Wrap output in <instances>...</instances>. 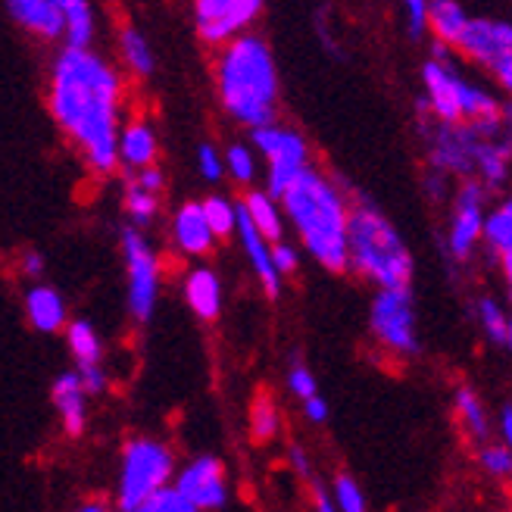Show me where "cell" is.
I'll return each instance as SVG.
<instances>
[{
    "instance_id": "cell-21",
    "label": "cell",
    "mask_w": 512,
    "mask_h": 512,
    "mask_svg": "<svg viewBox=\"0 0 512 512\" xmlns=\"http://www.w3.org/2000/svg\"><path fill=\"white\" fill-rule=\"evenodd\" d=\"M185 297L191 303V310L200 316V319H216L219 310H222V285H219V278L216 272L210 269H194L185 281Z\"/></svg>"
},
{
    "instance_id": "cell-7",
    "label": "cell",
    "mask_w": 512,
    "mask_h": 512,
    "mask_svg": "<svg viewBox=\"0 0 512 512\" xmlns=\"http://www.w3.org/2000/svg\"><path fill=\"white\" fill-rule=\"evenodd\" d=\"M122 253L128 272V313L138 322H147L160 294V260L138 228H125L122 232Z\"/></svg>"
},
{
    "instance_id": "cell-39",
    "label": "cell",
    "mask_w": 512,
    "mask_h": 512,
    "mask_svg": "<svg viewBox=\"0 0 512 512\" xmlns=\"http://www.w3.org/2000/svg\"><path fill=\"white\" fill-rule=\"evenodd\" d=\"M197 163H200V172H203V178H207V182H219L222 172H225L222 157L216 153V147H210V144H203L197 150Z\"/></svg>"
},
{
    "instance_id": "cell-46",
    "label": "cell",
    "mask_w": 512,
    "mask_h": 512,
    "mask_svg": "<svg viewBox=\"0 0 512 512\" xmlns=\"http://www.w3.org/2000/svg\"><path fill=\"white\" fill-rule=\"evenodd\" d=\"M22 272L32 275V278H41L44 275V256L41 253H25L22 256Z\"/></svg>"
},
{
    "instance_id": "cell-47",
    "label": "cell",
    "mask_w": 512,
    "mask_h": 512,
    "mask_svg": "<svg viewBox=\"0 0 512 512\" xmlns=\"http://www.w3.org/2000/svg\"><path fill=\"white\" fill-rule=\"evenodd\" d=\"M491 72L497 75V82L503 88H512V57H503V60L491 63Z\"/></svg>"
},
{
    "instance_id": "cell-20",
    "label": "cell",
    "mask_w": 512,
    "mask_h": 512,
    "mask_svg": "<svg viewBox=\"0 0 512 512\" xmlns=\"http://www.w3.org/2000/svg\"><path fill=\"white\" fill-rule=\"evenodd\" d=\"M25 316L29 322L38 328V331H47V335H54L66 325V303L60 297V291L47 288V285H38L25 294Z\"/></svg>"
},
{
    "instance_id": "cell-22",
    "label": "cell",
    "mask_w": 512,
    "mask_h": 512,
    "mask_svg": "<svg viewBox=\"0 0 512 512\" xmlns=\"http://www.w3.org/2000/svg\"><path fill=\"white\" fill-rule=\"evenodd\" d=\"M244 216L250 219L253 232L260 235L263 241H281V235H285V225H281V216H278V207L275 200L266 194V191H247L244 203H241Z\"/></svg>"
},
{
    "instance_id": "cell-19",
    "label": "cell",
    "mask_w": 512,
    "mask_h": 512,
    "mask_svg": "<svg viewBox=\"0 0 512 512\" xmlns=\"http://www.w3.org/2000/svg\"><path fill=\"white\" fill-rule=\"evenodd\" d=\"M235 232L241 235V244H244V250H247V256H250L253 272L260 275V281H263V291L275 300V297H278V291H281L278 272L272 269L269 250H266V241L253 232V225H250V219L244 216V210H241V207H238V219H235Z\"/></svg>"
},
{
    "instance_id": "cell-23",
    "label": "cell",
    "mask_w": 512,
    "mask_h": 512,
    "mask_svg": "<svg viewBox=\"0 0 512 512\" xmlns=\"http://www.w3.org/2000/svg\"><path fill=\"white\" fill-rule=\"evenodd\" d=\"M63 7V35L69 38V47L88 50L94 38V10L85 0H60Z\"/></svg>"
},
{
    "instance_id": "cell-24",
    "label": "cell",
    "mask_w": 512,
    "mask_h": 512,
    "mask_svg": "<svg viewBox=\"0 0 512 512\" xmlns=\"http://www.w3.org/2000/svg\"><path fill=\"white\" fill-rule=\"evenodd\" d=\"M481 235L488 238L491 250L497 253V260L506 266V272H512V207H509V203L497 207L488 219L481 222Z\"/></svg>"
},
{
    "instance_id": "cell-2",
    "label": "cell",
    "mask_w": 512,
    "mask_h": 512,
    "mask_svg": "<svg viewBox=\"0 0 512 512\" xmlns=\"http://www.w3.org/2000/svg\"><path fill=\"white\" fill-rule=\"evenodd\" d=\"M216 85L228 116L247 128H266L275 122L278 72L272 50L260 35H238L222 47Z\"/></svg>"
},
{
    "instance_id": "cell-14",
    "label": "cell",
    "mask_w": 512,
    "mask_h": 512,
    "mask_svg": "<svg viewBox=\"0 0 512 512\" xmlns=\"http://www.w3.org/2000/svg\"><path fill=\"white\" fill-rule=\"evenodd\" d=\"M422 79H425V91H428V104L434 110V116L441 119V125H459V82L453 69H447L444 63H434L428 60L422 69Z\"/></svg>"
},
{
    "instance_id": "cell-1",
    "label": "cell",
    "mask_w": 512,
    "mask_h": 512,
    "mask_svg": "<svg viewBox=\"0 0 512 512\" xmlns=\"http://www.w3.org/2000/svg\"><path fill=\"white\" fill-rule=\"evenodd\" d=\"M119 110V72L91 50L66 47L50 69V113L63 132L85 150L91 169L97 172H113L119 166Z\"/></svg>"
},
{
    "instance_id": "cell-3",
    "label": "cell",
    "mask_w": 512,
    "mask_h": 512,
    "mask_svg": "<svg viewBox=\"0 0 512 512\" xmlns=\"http://www.w3.org/2000/svg\"><path fill=\"white\" fill-rule=\"evenodd\" d=\"M281 203L303 235L306 250L328 272L347 269V203L325 175L306 166L297 182L281 194Z\"/></svg>"
},
{
    "instance_id": "cell-8",
    "label": "cell",
    "mask_w": 512,
    "mask_h": 512,
    "mask_svg": "<svg viewBox=\"0 0 512 512\" xmlns=\"http://www.w3.org/2000/svg\"><path fill=\"white\" fill-rule=\"evenodd\" d=\"M253 144L269 160V197H281L306 169V141L291 128L272 122L253 128Z\"/></svg>"
},
{
    "instance_id": "cell-17",
    "label": "cell",
    "mask_w": 512,
    "mask_h": 512,
    "mask_svg": "<svg viewBox=\"0 0 512 512\" xmlns=\"http://www.w3.org/2000/svg\"><path fill=\"white\" fill-rule=\"evenodd\" d=\"M172 238H175V244L182 247L188 256H207L213 250L216 238L210 232L207 219H203L200 203H185V207L175 213Z\"/></svg>"
},
{
    "instance_id": "cell-41",
    "label": "cell",
    "mask_w": 512,
    "mask_h": 512,
    "mask_svg": "<svg viewBox=\"0 0 512 512\" xmlns=\"http://www.w3.org/2000/svg\"><path fill=\"white\" fill-rule=\"evenodd\" d=\"M288 384H291V391H294L300 400L316 397V378H313V372L306 369V366H294L291 375H288Z\"/></svg>"
},
{
    "instance_id": "cell-5",
    "label": "cell",
    "mask_w": 512,
    "mask_h": 512,
    "mask_svg": "<svg viewBox=\"0 0 512 512\" xmlns=\"http://www.w3.org/2000/svg\"><path fill=\"white\" fill-rule=\"evenodd\" d=\"M175 469V459L169 447L150 438L128 441L122 450V472H119V509L135 512L153 494L169 488V478Z\"/></svg>"
},
{
    "instance_id": "cell-35",
    "label": "cell",
    "mask_w": 512,
    "mask_h": 512,
    "mask_svg": "<svg viewBox=\"0 0 512 512\" xmlns=\"http://www.w3.org/2000/svg\"><path fill=\"white\" fill-rule=\"evenodd\" d=\"M335 509L338 512H366V497L360 491V484H356L350 475H338L335 481Z\"/></svg>"
},
{
    "instance_id": "cell-15",
    "label": "cell",
    "mask_w": 512,
    "mask_h": 512,
    "mask_svg": "<svg viewBox=\"0 0 512 512\" xmlns=\"http://www.w3.org/2000/svg\"><path fill=\"white\" fill-rule=\"evenodd\" d=\"M10 16L44 41H57L63 35V7L60 0H10Z\"/></svg>"
},
{
    "instance_id": "cell-13",
    "label": "cell",
    "mask_w": 512,
    "mask_h": 512,
    "mask_svg": "<svg viewBox=\"0 0 512 512\" xmlns=\"http://www.w3.org/2000/svg\"><path fill=\"white\" fill-rule=\"evenodd\" d=\"M481 138L466 125H441V132L431 141V163L447 172L469 175L475 172V150Z\"/></svg>"
},
{
    "instance_id": "cell-42",
    "label": "cell",
    "mask_w": 512,
    "mask_h": 512,
    "mask_svg": "<svg viewBox=\"0 0 512 512\" xmlns=\"http://www.w3.org/2000/svg\"><path fill=\"white\" fill-rule=\"evenodd\" d=\"M406 29L413 38L425 35V29H428V4H422V0H409V4H406Z\"/></svg>"
},
{
    "instance_id": "cell-30",
    "label": "cell",
    "mask_w": 512,
    "mask_h": 512,
    "mask_svg": "<svg viewBox=\"0 0 512 512\" xmlns=\"http://www.w3.org/2000/svg\"><path fill=\"white\" fill-rule=\"evenodd\" d=\"M475 169L488 185H503L506 182V169H509V147L506 144H491L481 141L475 150Z\"/></svg>"
},
{
    "instance_id": "cell-18",
    "label": "cell",
    "mask_w": 512,
    "mask_h": 512,
    "mask_svg": "<svg viewBox=\"0 0 512 512\" xmlns=\"http://www.w3.org/2000/svg\"><path fill=\"white\" fill-rule=\"evenodd\" d=\"M54 403L60 409V419L69 438H79L85 431V391L75 372H66L54 381Z\"/></svg>"
},
{
    "instance_id": "cell-48",
    "label": "cell",
    "mask_w": 512,
    "mask_h": 512,
    "mask_svg": "<svg viewBox=\"0 0 512 512\" xmlns=\"http://www.w3.org/2000/svg\"><path fill=\"white\" fill-rule=\"evenodd\" d=\"M313 503H316V512H338L335 503H331V497L325 494L322 484H313Z\"/></svg>"
},
{
    "instance_id": "cell-16",
    "label": "cell",
    "mask_w": 512,
    "mask_h": 512,
    "mask_svg": "<svg viewBox=\"0 0 512 512\" xmlns=\"http://www.w3.org/2000/svg\"><path fill=\"white\" fill-rule=\"evenodd\" d=\"M157 132L153 125H147L144 119L138 122H128L125 128H119V138H116V157L119 163L132 166V169H147L157 163Z\"/></svg>"
},
{
    "instance_id": "cell-38",
    "label": "cell",
    "mask_w": 512,
    "mask_h": 512,
    "mask_svg": "<svg viewBox=\"0 0 512 512\" xmlns=\"http://www.w3.org/2000/svg\"><path fill=\"white\" fill-rule=\"evenodd\" d=\"M478 463H481V469L488 472V475L503 478V475H509V469H512V453H509L506 444H494V447H484V450L478 453Z\"/></svg>"
},
{
    "instance_id": "cell-28",
    "label": "cell",
    "mask_w": 512,
    "mask_h": 512,
    "mask_svg": "<svg viewBox=\"0 0 512 512\" xmlns=\"http://www.w3.org/2000/svg\"><path fill=\"white\" fill-rule=\"evenodd\" d=\"M119 50H122V60L125 66L132 69L135 75H150L153 66H157V60H153V50L147 44V38L135 29V25H125V29L119 32Z\"/></svg>"
},
{
    "instance_id": "cell-10",
    "label": "cell",
    "mask_w": 512,
    "mask_h": 512,
    "mask_svg": "<svg viewBox=\"0 0 512 512\" xmlns=\"http://www.w3.org/2000/svg\"><path fill=\"white\" fill-rule=\"evenodd\" d=\"M175 491L182 494L197 512L203 509H222L228 503V484H225V469L216 456H200L178 475Z\"/></svg>"
},
{
    "instance_id": "cell-44",
    "label": "cell",
    "mask_w": 512,
    "mask_h": 512,
    "mask_svg": "<svg viewBox=\"0 0 512 512\" xmlns=\"http://www.w3.org/2000/svg\"><path fill=\"white\" fill-rule=\"evenodd\" d=\"M163 182H166V178H163V172H160L157 166L141 169V172H138V178H135V185H138V188H144V191H150V194H157V191L163 188Z\"/></svg>"
},
{
    "instance_id": "cell-40",
    "label": "cell",
    "mask_w": 512,
    "mask_h": 512,
    "mask_svg": "<svg viewBox=\"0 0 512 512\" xmlns=\"http://www.w3.org/2000/svg\"><path fill=\"white\" fill-rule=\"evenodd\" d=\"M269 260H272V269H275L278 278H281V275H288V272L297 269V250H294L291 244H285V241H278V244L269 250Z\"/></svg>"
},
{
    "instance_id": "cell-27",
    "label": "cell",
    "mask_w": 512,
    "mask_h": 512,
    "mask_svg": "<svg viewBox=\"0 0 512 512\" xmlns=\"http://www.w3.org/2000/svg\"><path fill=\"white\" fill-rule=\"evenodd\" d=\"M459 116L472 122H488V119H503V110L497 100L469 82H459Z\"/></svg>"
},
{
    "instance_id": "cell-51",
    "label": "cell",
    "mask_w": 512,
    "mask_h": 512,
    "mask_svg": "<svg viewBox=\"0 0 512 512\" xmlns=\"http://www.w3.org/2000/svg\"><path fill=\"white\" fill-rule=\"evenodd\" d=\"M79 512H110V506H107V503H100V500H91V503H82Z\"/></svg>"
},
{
    "instance_id": "cell-36",
    "label": "cell",
    "mask_w": 512,
    "mask_h": 512,
    "mask_svg": "<svg viewBox=\"0 0 512 512\" xmlns=\"http://www.w3.org/2000/svg\"><path fill=\"white\" fill-rule=\"evenodd\" d=\"M222 166H228V172H232L235 182H241V185H250L253 182V153L244 144H232V147H228Z\"/></svg>"
},
{
    "instance_id": "cell-26",
    "label": "cell",
    "mask_w": 512,
    "mask_h": 512,
    "mask_svg": "<svg viewBox=\"0 0 512 512\" xmlns=\"http://www.w3.org/2000/svg\"><path fill=\"white\" fill-rule=\"evenodd\" d=\"M456 416H459V422L466 425L469 438H475V441H484V438H488V431H491L488 413H484L481 397L469 388V384H463V388H456Z\"/></svg>"
},
{
    "instance_id": "cell-29",
    "label": "cell",
    "mask_w": 512,
    "mask_h": 512,
    "mask_svg": "<svg viewBox=\"0 0 512 512\" xmlns=\"http://www.w3.org/2000/svg\"><path fill=\"white\" fill-rule=\"evenodd\" d=\"M466 13L459 4H447V0H441V4H428V25L434 29V35H438V44H453L459 38V32H463L466 25Z\"/></svg>"
},
{
    "instance_id": "cell-12",
    "label": "cell",
    "mask_w": 512,
    "mask_h": 512,
    "mask_svg": "<svg viewBox=\"0 0 512 512\" xmlns=\"http://www.w3.org/2000/svg\"><path fill=\"white\" fill-rule=\"evenodd\" d=\"M481 222H484V188L478 182H466L456 194V213L450 222V253L456 260H469L472 247L481 238Z\"/></svg>"
},
{
    "instance_id": "cell-6",
    "label": "cell",
    "mask_w": 512,
    "mask_h": 512,
    "mask_svg": "<svg viewBox=\"0 0 512 512\" xmlns=\"http://www.w3.org/2000/svg\"><path fill=\"white\" fill-rule=\"evenodd\" d=\"M369 328L375 341L397 356H416L422 350L416 328V306L409 288H384L372 300Z\"/></svg>"
},
{
    "instance_id": "cell-43",
    "label": "cell",
    "mask_w": 512,
    "mask_h": 512,
    "mask_svg": "<svg viewBox=\"0 0 512 512\" xmlns=\"http://www.w3.org/2000/svg\"><path fill=\"white\" fill-rule=\"evenodd\" d=\"M75 375H79L85 394H97V391L107 388V372H104V366H82Z\"/></svg>"
},
{
    "instance_id": "cell-33",
    "label": "cell",
    "mask_w": 512,
    "mask_h": 512,
    "mask_svg": "<svg viewBox=\"0 0 512 512\" xmlns=\"http://www.w3.org/2000/svg\"><path fill=\"white\" fill-rule=\"evenodd\" d=\"M478 316H481V325L484 331H488V338L497 344V347H509L512 344V325H509V316L500 310V303L491 300V297H484L478 303Z\"/></svg>"
},
{
    "instance_id": "cell-45",
    "label": "cell",
    "mask_w": 512,
    "mask_h": 512,
    "mask_svg": "<svg viewBox=\"0 0 512 512\" xmlns=\"http://www.w3.org/2000/svg\"><path fill=\"white\" fill-rule=\"evenodd\" d=\"M303 413H306V419H310V422H325L328 419V403L316 394L310 400H303Z\"/></svg>"
},
{
    "instance_id": "cell-11",
    "label": "cell",
    "mask_w": 512,
    "mask_h": 512,
    "mask_svg": "<svg viewBox=\"0 0 512 512\" xmlns=\"http://www.w3.org/2000/svg\"><path fill=\"white\" fill-rule=\"evenodd\" d=\"M459 54H466L478 63H497L512 57V29L500 19H466L463 32L453 41Z\"/></svg>"
},
{
    "instance_id": "cell-25",
    "label": "cell",
    "mask_w": 512,
    "mask_h": 512,
    "mask_svg": "<svg viewBox=\"0 0 512 512\" xmlns=\"http://www.w3.org/2000/svg\"><path fill=\"white\" fill-rule=\"evenodd\" d=\"M66 338H69V350L82 366H100V356H104V344H100V335L94 331L91 322L75 319L66 325Z\"/></svg>"
},
{
    "instance_id": "cell-50",
    "label": "cell",
    "mask_w": 512,
    "mask_h": 512,
    "mask_svg": "<svg viewBox=\"0 0 512 512\" xmlns=\"http://www.w3.org/2000/svg\"><path fill=\"white\" fill-rule=\"evenodd\" d=\"M291 459H294V466H297V472H300V475L310 472V466H306V453H303L300 447H294V450H291Z\"/></svg>"
},
{
    "instance_id": "cell-34",
    "label": "cell",
    "mask_w": 512,
    "mask_h": 512,
    "mask_svg": "<svg viewBox=\"0 0 512 512\" xmlns=\"http://www.w3.org/2000/svg\"><path fill=\"white\" fill-rule=\"evenodd\" d=\"M125 210L138 225H147L160 213V200H157V194H150V191L138 188L135 182H128L125 185Z\"/></svg>"
},
{
    "instance_id": "cell-4",
    "label": "cell",
    "mask_w": 512,
    "mask_h": 512,
    "mask_svg": "<svg viewBox=\"0 0 512 512\" xmlns=\"http://www.w3.org/2000/svg\"><path fill=\"white\" fill-rule=\"evenodd\" d=\"M347 266L384 288H409L413 256L397 228L372 207L347 216Z\"/></svg>"
},
{
    "instance_id": "cell-49",
    "label": "cell",
    "mask_w": 512,
    "mask_h": 512,
    "mask_svg": "<svg viewBox=\"0 0 512 512\" xmlns=\"http://www.w3.org/2000/svg\"><path fill=\"white\" fill-rule=\"evenodd\" d=\"M500 428H503V444L509 447V441H512V406L509 403L503 406V413H500Z\"/></svg>"
},
{
    "instance_id": "cell-37",
    "label": "cell",
    "mask_w": 512,
    "mask_h": 512,
    "mask_svg": "<svg viewBox=\"0 0 512 512\" xmlns=\"http://www.w3.org/2000/svg\"><path fill=\"white\" fill-rule=\"evenodd\" d=\"M135 512H197V509L182 494H178L175 488H163V491L153 494L141 509H135Z\"/></svg>"
},
{
    "instance_id": "cell-32",
    "label": "cell",
    "mask_w": 512,
    "mask_h": 512,
    "mask_svg": "<svg viewBox=\"0 0 512 512\" xmlns=\"http://www.w3.org/2000/svg\"><path fill=\"white\" fill-rule=\"evenodd\" d=\"M275 434H278V409L263 394V397H256L253 406H250V438L256 444H266V441L275 438Z\"/></svg>"
},
{
    "instance_id": "cell-31",
    "label": "cell",
    "mask_w": 512,
    "mask_h": 512,
    "mask_svg": "<svg viewBox=\"0 0 512 512\" xmlns=\"http://www.w3.org/2000/svg\"><path fill=\"white\" fill-rule=\"evenodd\" d=\"M200 210H203V219H207V225H210L213 238H228V235L235 232L238 207H235L232 200L213 194V197H207V200L200 203Z\"/></svg>"
},
{
    "instance_id": "cell-9",
    "label": "cell",
    "mask_w": 512,
    "mask_h": 512,
    "mask_svg": "<svg viewBox=\"0 0 512 512\" xmlns=\"http://www.w3.org/2000/svg\"><path fill=\"white\" fill-rule=\"evenodd\" d=\"M260 0H200L194 7L197 35L207 44H228L244 29H250L253 19L260 16Z\"/></svg>"
}]
</instances>
